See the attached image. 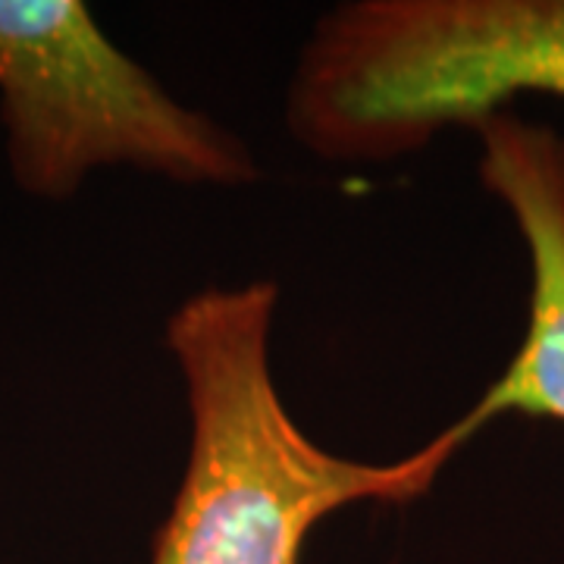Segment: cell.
I'll return each instance as SVG.
<instances>
[{
    "instance_id": "cell-1",
    "label": "cell",
    "mask_w": 564,
    "mask_h": 564,
    "mask_svg": "<svg viewBox=\"0 0 564 564\" xmlns=\"http://www.w3.org/2000/svg\"><path fill=\"white\" fill-rule=\"evenodd\" d=\"M276 282L210 285L170 314L163 343L188 402V462L151 564H302L314 527L361 502L411 505L464 448L448 423L389 464L314 443L282 404L270 367Z\"/></svg>"
},
{
    "instance_id": "cell-2",
    "label": "cell",
    "mask_w": 564,
    "mask_h": 564,
    "mask_svg": "<svg viewBox=\"0 0 564 564\" xmlns=\"http://www.w3.org/2000/svg\"><path fill=\"white\" fill-rule=\"evenodd\" d=\"M524 95L564 101V0H348L314 22L285 129L329 163H389Z\"/></svg>"
},
{
    "instance_id": "cell-3",
    "label": "cell",
    "mask_w": 564,
    "mask_h": 564,
    "mask_svg": "<svg viewBox=\"0 0 564 564\" xmlns=\"http://www.w3.org/2000/svg\"><path fill=\"white\" fill-rule=\"evenodd\" d=\"M0 120L25 195L63 202L95 170L180 185L261 180L236 132L180 104L79 0H0Z\"/></svg>"
},
{
    "instance_id": "cell-4",
    "label": "cell",
    "mask_w": 564,
    "mask_h": 564,
    "mask_svg": "<svg viewBox=\"0 0 564 564\" xmlns=\"http://www.w3.org/2000/svg\"><path fill=\"white\" fill-rule=\"evenodd\" d=\"M480 180L511 214L530 258V304L518 351L452 423L464 445L499 417L564 426V135L502 110L474 126Z\"/></svg>"
}]
</instances>
